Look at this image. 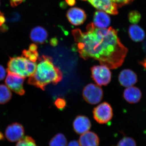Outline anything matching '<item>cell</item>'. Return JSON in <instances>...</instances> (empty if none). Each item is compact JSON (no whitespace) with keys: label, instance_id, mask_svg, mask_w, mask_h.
Segmentation results:
<instances>
[{"label":"cell","instance_id":"14","mask_svg":"<svg viewBox=\"0 0 146 146\" xmlns=\"http://www.w3.org/2000/svg\"><path fill=\"white\" fill-rule=\"evenodd\" d=\"M48 37L47 31L42 27H35L32 29L30 34V38L34 43L43 44L46 41Z\"/></svg>","mask_w":146,"mask_h":146},{"label":"cell","instance_id":"11","mask_svg":"<svg viewBox=\"0 0 146 146\" xmlns=\"http://www.w3.org/2000/svg\"><path fill=\"white\" fill-rule=\"evenodd\" d=\"M119 81L121 85L124 87H131L137 82V75L131 70L125 69L120 72Z\"/></svg>","mask_w":146,"mask_h":146},{"label":"cell","instance_id":"32","mask_svg":"<svg viewBox=\"0 0 146 146\" xmlns=\"http://www.w3.org/2000/svg\"><path fill=\"white\" fill-rule=\"evenodd\" d=\"M4 139V136L3 133L0 131V141L3 140Z\"/></svg>","mask_w":146,"mask_h":146},{"label":"cell","instance_id":"10","mask_svg":"<svg viewBox=\"0 0 146 146\" xmlns=\"http://www.w3.org/2000/svg\"><path fill=\"white\" fill-rule=\"evenodd\" d=\"M66 16L70 23L75 26L82 25L86 19L85 11L78 7H72L69 9Z\"/></svg>","mask_w":146,"mask_h":146},{"label":"cell","instance_id":"8","mask_svg":"<svg viewBox=\"0 0 146 146\" xmlns=\"http://www.w3.org/2000/svg\"><path fill=\"white\" fill-rule=\"evenodd\" d=\"M5 136L11 142H16L24 137L25 129L23 126L18 123H13L9 125L6 129Z\"/></svg>","mask_w":146,"mask_h":146},{"label":"cell","instance_id":"3","mask_svg":"<svg viewBox=\"0 0 146 146\" xmlns=\"http://www.w3.org/2000/svg\"><path fill=\"white\" fill-rule=\"evenodd\" d=\"M36 64L23 56L10 58L7 71L23 77L32 75L36 70Z\"/></svg>","mask_w":146,"mask_h":146},{"label":"cell","instance_id":"26","mask_svg":"<svg viewBox=\"0 0 146 146\" xmlns=\"http://www.w3.org/2000/svg\"><path fill=\"white\" fill-rule=\"evenodd\" d=\"M6 75V71L2 65H0V81L3 80Z\"/></svg>","mask_w":146,"mask_h":146},{"label":"cell","instance_id":"27","mask_svg":"<svg viewBox=\"0 0 146 146\" xmlns=\"http://www.w3.org/2000/svg\"><path fill=\"white\" fill-rule=\"evenodd\" d=\"M25 1L26 0H9L11 5L13 7L19 5Z\"/></svg>","mask_w":146,"mask_h":146},{"label":"cell","instance_id":"12","mask_svg":"<svg viewBox=\"0 0 146 146\" xmlns=\"http://www.w3.org/2000/svg\"><path fill=\"white\" fill-rule=\"evenodd\" d=\"M91 123L87 117L78 116L73 122V127L76 133L82 134L88 131L91 127Z\"/></svg>","mask_w":146,"mask_h":146},{"label":"cell","instance_id":"25","mask_svg":"<svg viewBox=\"0 0 146 146\" xmlns=\"http://www.w3.org/2000/svg\"><path fill=\"white\" fill-rule=\"evenodd\" d=\"M133 1V0H112L117 5L118 7H121L123 6L126 5L132 2Z\"/></svg>","mask_w":146,"mask_h":146},{"label":"cell","instance_id":"2","mask_svg":"<svg viewBox=\"0 0 146 146\" xmlns=\"http://www.w3.org/2000/svg\"><path fill=\"white\" fill-rule=\"evenodd\" d=\"M38 60L35 72L28 80L29 84L44 90L49 84H56L61 81L62 73L59 68L55 66L52 58L42 55L38 58Z\"/></svg>","mask_w":146,"mask_h":146},{"label":"cell","instance_id":"7","mask_svg":"<svg viewBox=\"0 0 146 146\" xmlns=\"http://www.w3.org/2000/svg\"><path fill=\"white\" fill-rule=\"evenodd\" d=\"M25 78L16 74L8 72L5 82L11 90L20 96H23L25 93L23 86Z\"/></svg>","mask_w":146,"mask_h":146},{"label":"cell","instance_id":"22","mask_svg":"<svg viewBox=\"0 0 146 146\" xmlns=\"http://www.w3.org/2000/svg\"><path fill=\"white\" fill-rule=\"evenodd\" d=\"M117 146H136V143L133 138L125 137L121 139Z\"/></svg>","mask_w":146,"mask_h":146},{"label":"cell","instance_id":"21","mask_svg":"<svg viewBox=\"0 0 146 146\" xmlns=\"http://www.w3.org/2000/svg\"><path fill=\"white\" fill-rule=\"evenodd\" d=\"M23 55L24 57L33 62H36L39 58V54L36 51H33L30 50H25L23 51Z\"/></svg>","mask_w":146,"mask_h":146},{"label":"cell","instance_id":"16","mask_svg":"<svg viewBox=\"0 0 146 146\" xmlns=\"http://www.w3.org/2000/svg\"><path fill=\"white\" fill-rule=\"evenodd\" d=\"M100 139L96 133L87 131L80 137L79 144L80 146H99Z\"/></svg>","mask_w":146,"mask_h":146},{"label":"cell","instance_id":"15","mask_svg":"<svg viewBox=\"0 0 146 146\" xmlns=\"http://www.w3.org/2000/svg\"><path fill=\"white\" fill-rule=\"evenodd\" d=\"M142 93L141 90L135 86L127 87L124 91V98L129 103H137L140 101Z\"/></svg>","mask_w":146,"mask_h":146},{"label":"cell","instance_id":"13","mask_svg":"<svg viewBox=\"0 0 146 146\" xmlns=\"http://www.w3.org/2000/svg\"><path fill=\"white\" fill-rule=\"evenodd\" d=\"M111 20L109 15L102 11H97L94 16V25L100 29H107L110 24Z\"/></svg>","mask_w":146,"mask_h":146},{"label":"cell","instance_id":"33","mask_svg":"<svg viewBox=\"0 0 146 146\" xmlns=\"http://www.w3.org/2000/svg\"><path fill=\"white\" fill-rule=\"evenodd\" d=\"M0 5H1V3H0Z\"/></svg>","mask_w":146,"mask_h":146},{"label":"cell","instance_id":"29","mask_svg":"<svg viewBox=\"0 0 146 146\" xmlns=\"http://www.w3.org/2000/svg\"><path fill=\"white\" fill-rule=\"evenodd\" d=\"M67 146H80L78 142L76 141H72L70 142Z\"/></svg>","mask_w":146,"mask_h":146},{"label":"cell","instance_id":"17","mask_svg":"<svg viewBox=\"0 0 146 146\" xmlns=\"http://www.w3.org/2000/svg\"><path fill=\"white\" fill-rule=\"evenodd\" d=\"M128 33L131 39L135 42H142L145 36L143 29L136 24H133L129 27Z\"/></svg>","mask_w":146,"mask_h":146},{"label":"cell","instance_id":"6","mask_svg":"<svg viewBox=\"0 0 146 146\" xmlns=\"http://www.w3.org/2000/svg\"><path fill=\"white\" fill-rule=\"evenodd\" d=\"M94 119L100 124L107 123L113 117L112 107L107 102L101 104L93 111Z\"/></svg>","mask_w":146,"mask_h":146},{"label":"cell","instance_id":"31","mask_svg":"<svg viewBox=\"0 0 146 146\" xmlns=\"http://www.w3.org/2000/svg\"><path fill=\"white\" fill-rule=\"evenodd\" d=\"M140 63L141 65H142L143 66L144 68L146 70V58H145L143 61L140 62Z\"/></svg>","mask_w":146,"mask_h":146},{"label":"cell","instance_id":"24","mask_svg":"<svg viewBox=\"0 0 146 146\" xmlns=\"http://www.w3.org/2000/svg\"><path fill=\"white\" fill-rule=\"evenodd\" d=\"M66 103L65 100L63 98H58L55 102V105L58 109L62 110L65 107Z\"/></svg>","mask_w":146,"mask_h":146},{"label":"cell","instance_id":"9","mask_svg":"<svg viewBox=\"0 0 146 146\" xmlns=\"http://www.w3.org/2000/svg\"><path fill=\"white\" fill-rule=\"evenodd\" d=\"M90 4L98 10L111 15L118 14V7L112 0H87Z\"/></svg>","mask_w":146,"mask_h":146},{"label":"cell","instance_id":"5","mask_svg":"<svg viewBox=\"0 0 146 146\" xmlns=\"http://www.w3.org/2000/svg\"><path fill=\"white\" fill-rule=\"evenodd\" d=\"M82 94L85 100L91 104H98L102 100L103 96L102 88L94 84H89L85 86Z\"/></svg>","mask_w":146,"mask_h":146},{"label":"cell","instance_id":"18","mask_svg":"<svg viewBox=\"0 0 146 146\" xmlns=\"http://www.w3.org/2000/svg\"><path fill=\"white\" fill-rule=\"evenodd\" d=\"M12 94L10 89L6 85L0 84V104H4L10 101Z\"/></svg>","mask_w":146,"mask_h":146},{"label":"cell","instance_id":"1","mask_svg":"<svg viewBox=\"0 0 146 146\" xmlns=\"http://www.w3.org/2000/svg\"><path fill=\"white\" fill-rule=\"evenodd\" d=\"M72 33L80 55L84 60H98L110 69L122 65L128 49L121 42L115 29L98 28L91 23L86 27V32L76 29Z\"/></svg>","mask_w":146,"mask_h":146},{"label":"cell","instance_id":"19","mask_svg":"<svg viewBox=\"0 0 146 146\" xmlns=\"http://www.w3.org/2000/svg\"><path fill=\"white\" fill-rule=\"evenodd\" d=\"M49 146H67V139L61 133L56 135L49 142Z\"/></svg>","mask_w":146,"mask_h":146},{"label":"cell","instance_id":"23","mask_svg":"<svg viewBox=\"0 0 146 146\" xmlns=\"http://www.w3.org/2000/svg\"><path fill=\"white\" fill-rule=\"evenodd\" d=\"M141 15L137 11H131L128 15V19L131 23L136 24L140 21L141 19Z\"/></svg>","mask_w":146,"mask_h":146},{"label":"cell","instance_id":"28","mask_svg":"<svg viewBox=\"0 0 146 146\" xmlns=\"http://www.w3.org/2000/svg\"><path fill=\"white\" fill-rule=\"evenodd\" d=\"M5 22V18L3 13L1 12L0 13V27H1L4 25Z\"/></svg>","mask_w":146,"mask_h":146},{"label":"cell","instance_id":"20","mask_svg":"<svg viewBox=\"0 0 146 146\" xmlns=\"http://www.w3.org/2000/svg\"><path fill=\"white\" fill-rule=\"evenodd\" d=\"M16 146H38L35 141L31 136H26L23 137L18 141Z\"/></svg>","mask_w":146,"mask_h":146},{"label":"cell","instance_id":"30","mask_svg":"<svg viewBox=\"0 0 146 146\" xmlns=\"http://www.w3.org/2000/svg\"><path fill=\"white\" fill-rule=\"evenodd\" d=\"M66 2L70 6H73L75 4V0H66Z\"/></svg>","mask_w":146,"mask_h":146},{"label":"cell","instance_id":"4","mask_svg":"<svg viewBox=\"0 0 146 146\" xmlns=\"http://www.w3.org/2000/svg\"><path fill=\"white\" fill-rule=\"evenodd\" d=\"M92 78L99 86H105L110 82L111 74L110 69L104 65H96L91 69Z\"/></svg>","mask_w":146,"mask_h":146}]
</instances>
